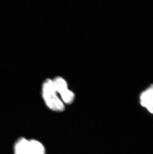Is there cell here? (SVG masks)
I'll list each match as a JSON object with an SVG mask.
<instances>
[{"instance_id":"obj_3","label":"cell","mask_w":153,"mask_h":154,"mask_svg":"<svg viewBox=\"0 0 153 154\" xmlns=\"http://www.w3.org/2000/svg\"><path fill=\"white\" fill-rule=\"evenodd\" d=\"M139 103L142 107L153 115V84L148 86L140 93Z\"/></svg>"},{"instance_id":"obj_1","label":"cell","mask_w":153,"mask_h":154,"mask_svg":"<svg viewBox=\"0 0 153 154\" xmlns=\"http://www.w3.org/2000/svg\"><path fill=\"white\" fill-rule=\"evenodd\" d=\"M42 97L45 104L49 109L55 112H62L65 109V105L58 97L53 80H45L42 88Z\"/></svg>"},{"instance_id":"obj_5","label":"cell","mask_w":153,"mask_h":154,"mask_svg":"<svg viewBox=\"0 0 153 154\" xmlns=\"http://www.w3.org/2000/svg\"><path fill=\"white\" fill-rule=\"evenodd\" d=\"M28 154H46L45 147L42 143L37 140H31Z\"/></svg>"},{"instance_id":"obj_4","label":"cell","mask_w":153,"mask_h":154,"mask_svg":"<svg viewBox=\"0 0 153 154\" xmlns=\"http://www.w3.org/2000/svg\"><path fill=\"white\" fill-rule=\"evenodd\" d=\"M29 140L24 137L17 140L14 145V154H28Z\"/></svg>"},{"instance_id":"obj_2","label":"cell","mask_w":153,"mask_h":154,"mask_svg":"<svg viewBox=\"0 0 153 154\" xmlns=\"http://www.w3.org/2000/svg\"><path fill=\"white\" fill-rule=\"evenodd\" d=\"M52 80L55 90L60 95L62 102L66 104L72 103L75 98V94L68 89L66 81L61 77H56Z\"/></svg>"}]
</instances>
